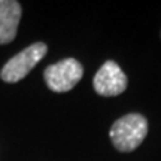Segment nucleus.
Wrapping results in <instances>:
<instances>
[{
  "label": "nucleus",
  "mask_w": 161,
  "mask_h": 161,
  "mask_svg": "<svg viewBox=\"0 0 161 161\" xmlns=\"http://www.w3.org/2000/svg\"><path fill=\"white\" fill-rule=\"evenodd\" d=\"M148 134V121L140 114H127L116 119L109 131V137L115 149L131 152L142 143Z\"/></svg>",
  "instance_id": "obj_1"
},
{
  "label": "nucleus",
  "mask_w": 161,
  "mask_h": 161,
  "mask_svg": "<svg viewBox=\"0 0 161 161\" xmlns=\"http://www.w3.org/2000/svg\"><path fill=\"white\" fill-rule=\"evenodd\" d=\"M48 52V45L43 42H36L18 52L11 60H8L0 70V79L6 84H15L24 79L35 66L39 63Z\"/></svg>",
  "instance_id": "obj_2"
},
{
  "label": "nucleus",
  "mask_w": 161,
  "mask_h": 161,
  "mask_svg": "<svg viewBox=\"0 0 161 161\" xmlns=\"http://www.w3.org/2000/svg\"><path fill=\"white\" fill-rule=\"evenodd\" d=\"M84 66L76 58H64L43 70V79L54 92H67L82 79Z\"/></svg>",
  "instance_id": "obj_3"
},
{
  "label": "nucleus",
  "mask_w": 161,
  "mask_h": 161,
  "mask_svg": "<svg viewBox=\"0 0 161 161\" xmlns=\"http://www.w3.org/2000/svg\"><path fill=\"white\" fill-rule=\"evenodd\" d=\"M127 84L128 80H127L125 73L118 66V63L112 60H108L106 63H103V66L98 69L92 79L96 92L103 97H115L122 94L125 91Z\"/></svg>",
  "instance_id": "obj_4"
},
{
  "label": "nucleus",
  "mask_w": 161,
  "mask_h": 161,
  "mask_svg": "<svg viewBox=\"0 0 161 161\" xmlns=\"http://www.w3.org/2000/svg\"><path fill=\"white\" fill-rule=\"evenodd\" d=\"M21 14L23 9L17 0H0V45L15 39Z\"/></svg>",
  "instance_id": "obj_5"
}]
</instances>
